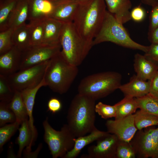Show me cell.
I'll return each mask as SVG.
<instances>
[{
    "mask_svg": "<svg viewBox=\"0 0 158 158\" xmlns=\"http://www.w3.org/2000/svg\"><path fill=\"white\" fill-rule=\"evenodd\" d=\"M106 7L104 0H88L80 4L75 15L73 23L78 32L92 44L103 23Z\"/></svg>",
    "mask_w": 158,
    "mask_h": 158,
    "instance_id": "6da1fadb",
    "label": "cell"
},
{
    "mask_svg": "<svg viewBox=\"0 0 158 158\" xmlns=\"http://www.w3.org/2000/svg\"><path fill=\"white\" fill-rule=\"evenodd\" d=\"M95 101L79 93L72 100L67 113V124L75 137L87 135L96 128Z\"/></svg>",
    "mask_w": 158,
    "mask_h": 158,
    "instance_id": "7a4b0ae2",
    "label": "cell"
},
{
    "mask_svg": "<svg viewBox=\"0 0 158 158\" xmlns=\"http://www.w3.org/2000/svg\"><path fill=\"white\" fill-rule=\"evenodd\" d=\"M78 72V67L66 61L60 51L49 61L44 76L46 86L54 92L65 93L70 88Z\"/></svg>",
    "mask_w": 158,
    "mask_h": 158,
    "instance_id": "3957f363",
    "label": "cell"
},
{
    "mask_svg": "<svg viewBox=\"0 0 158 158\" xmlns=\"http://www.w3.org/2000/svg\"><path fill=\"white\" fill-rule=\"evenodd\" d=\"M122 76L118 72L108 71L91 74L83 78L78 88V93L96 101L118 89Z\"/></svg>",
    "mask_w": 158,
    "mask_h": 158,
    "instance_id": "277c9868",
    "label": "cell"
},
{
    "mask_svg": "<svg viewBox=\"0 0 158 158\" xmlns=\"http://www.w3.org/2000/svg\"><path fill=\"white\" fill-rule=\"evenodd\" d=\"M59 41L62 48L61 53L63 58L70 64L77 67L93 46L80 37L73 22L63 23Z\"/></svg>",
    "mask_w": 158,
    "mask_h": 158,
    "instance_id": "5b68a950",
    "label": "cell"
},
{
    "mask_svg": "<svg viewBox=\"0 0 158 158\" xmlns=\"http://www.w3.org/2000/svg\"><path fill=\"white\" fill-rule=\"evenodd\" d=\"M105 42H110L119 46L144 52L149 46L138 43L130 37L123 24L118 22L114 15L107 11L102 26L93 40V45Z\"/></svg>",
    "mask_w": 158,
    "mask_h": 158,
    "instance_id": "8992f818",
    "label": "cell"
},
{
    "mask_svg": "<svg viewBox=\"0 0 158 158\" xmlns=\"http://www.w3.org/2000/svg\"><path fill=\"white\" fill-rule=\"evenodd\" d=\"M44 130V139L47 145L53 158H64L73 148L75 137L67 124L60 130H56L49 124L47 117L43 122Z\"/></svg>",
    "mask_w": 158,
    "mask_h": 158,
    "instance_id": "52a82bcc",
    "label": "cell"
},
{
    "mask_svg": "<svg viewBox=\"0 0 158 158\" xmlns=\"http://www.w3.org/2000/svg\"><path fill=\"white\" fill-rule=\"evenodd\" d=\"M50 60L7 76L13 90L21 92L38 85L43 79Z\"/></svg>",
    "mask_w": 158,
    "mask_h": 158,
    "instance_id": "ba28073f",
    "label": "cell"
},
{
    "mask_svg": "<svg viewBox=\"0 0 158 158\" xmlns=\"http://www.w3.org/2000/svg\"><path fill=\"white\" fill-rule=\"evenodd\" d=\"M60 44L31 45L22 52L19 70L25 69L49 61L59 53Z\"/></svg>",
    "mask_w": 158,
    "mask_h": 158,
    "instance_id": "9c48e42d",
    "label": "cell"
},
{
    "mask_svg": "<svg viewBox=\"0 0 158 158\" xmlns=\"http://www.w3.org/2000/svg\"><path fill=\"white\" fill-rule=\"evenodd\" d=\"M120 140L115 134L108 133L97 140L96 145L87 149V158H116L117 147Z\"/></svg>",
    "mask_w": 158,
    "mask_h": 158,
    "instance_id": "30bf717a",
    "label": "cell"
},
{
    "mask_svg": "<svg viewBox=\"0 0 158 158\" xmlns=\"http://www.w3.org/2000/svg\"><path fill=\"white\" fill-rule=\"evenodd\" d=\"M105 125L109 133L115 134L120 140L128 142L138 130L134 114L119 119L108 120Z\"/></svg>",
    "mask_w": 158,
    "mask_h": 158,
    "instance_id": "8fae6325",
    "label": "cell"
},
{
    "mask_svg": "<svg viewBox=\"0 0 158 158\" xmlns=\"http://www.w3.org/2000/svg\"><path fill=\"white\" fill-rule=\"evenodd\" d=\"M151 127L138 130L130 142L137 158H155L151 136Z\"/></svg>",
    "mask_w": 158,
    "mask_h": 158,
    "instance_id": "7c38bea8",
    "label": "cell"
},
{
    "mask_svg": "<svg viewBox=\"0 0 158 158\" xmlns=\"http://www.w3.org/2000/svg\"><path fill=\"white\" fill-rule=\"evenodd\" d=\"M54 2V9L49 17L63 23L73 22L80 4L70 0Z\"/></svg>",
    "mask_w": 158,
    "mask_h": 158,
    "instance_id": "4fadbf2b",
    "label": "cell"
},
{
    "mask_svg": "<svg viewBox=\"0 0 158 158\" xmlns=\"http://www.w3.org/2000/svg\"><path fill=\"white\" fill-rule=\"evenodd\" d=\"M21 52L13 46L0 55V75L8 76L19 70Z\"/></svg>",
    "mask_w": 158,
    "mask_h": 158,
    "instance_id": "5bb4252c",
    "label": "cell"
},
{
    "mask_svg": "<svg viewBox=\"0 0 158 158\" xmlns=\"http://www.w3.org/2000/svg\"><path fill=\"white\" fill-rule=\"evenodd\" d=\"M150 81L144 80L133 75L129 82L121 85L119 89L125 96L137 98L143 96L149 92Z\"/></svg>",
    "mask_w": 158,
    "mask_h": 158,
    "instance_id": "9a60e30c",
    "label": "cell"
},
{
    "mask_svg": "<svg viewBox=\"0 0 158 158\" xmlns=\"http://www.w3.org/2000/svg\"><path fill=\"white\" fill-rule=\"evenodd\" d=\"M133 66L136 76L144 80H151L158 70L157 64L139 53L134 55Z\"/></svg>",
    "mask_w": 158,
    "mask_h": 158,
    "instance_id": "2e32d148",
    "label": "cell"
},
{
    "mask_svg": "<svg viewBox=\"0 0 158 158\" xmlns=\"http://www.w3.org/2000/svg\"><path fill=\"white\" fill-rule=\"evenodd\" d=\"M108 11L123 24L131 19L132 4L130 0H104Z\"/></svg>",
    "mask_w": 158,
    "mask_h": 158,
    "instance_id": "e0dca14e",
    "label": "cell"
},
{
    "mask_svg": "<svg viewBox=\"0 0 158 158\" xmlns=\"http://www.w3.org/2000/svg\"><path fill=\"white\" fill-rule=\"evenodd\" d=\"M30 21L49 17L54 8V2L50 0H28Z\"/></svg>",
    "mask_w": 158,
    "mask_h": 158,
    "instance_id": "ac0fdd59",
    "label": "cell"
},
{
    "mask_svg": "<svg viewBox=\"0 0 158 158\" xmlns=\"http://www.w3.org/2000/svg\"><path fill=\"white\" fill-rule=\"evenodd\" d=\"M18 130L19 134L16 140L19 146L17 157L20 158L23 152H27L31 151V147L35 142L28 118L22 122Z\"/></svg>",
    "mask_w": 158,
    "mask_h": 158,
    "instance_id": "d6986e66",
    "label": "cell"
},
{
    "mask_svg": "<svg viewBox=\"0 0 158 158\" xmlns=\"http://www.w3.org/2000/svg\"><path fill=\"white\" fill-rule=\"evenodd\" d=\"M63 23L53 18H46L44 22L42 44L56 45L60 44V37Z\"/></svg>",
    "mask_w": 158,
    "mask_h": 158,
    "instance_id": "ffe728a7",
    "label": "cell"
},
{
    "mask_svg": "<svg viewBox=\"0 0 158 158\" xmlns=\"http://www.w3.org/2000/svg\"><path fill=\"white\" fill-rule=\"evenodd\" d=\"M29 12L28 0H19L8 19V28L13 30L25 23Z\"/></svg>",
    "mask_w": 158,
    "mask_h": 158,
    "instance_id": "44dd1931",
    "label": "cell"
},
{
    "mask_svg": "<svg viewBox=\"0 0 158 158\" xmlns=\"http://www.w3.org/2000/svg\"><path fill=\"white\" fill-rule=\"evenodd\" d=\"M108 132L101 131L96 128L87 135L76 138L73 149L68 152L64 158H75L85 146L106 135Z\"/></svg>",
    "mask_w": 158,
    "mask_h": 158,
    "instance_id": "7402d4cb",
    "label": "cell"
},
{
    "mask_svg": "<svg viewBox=\"0 0 158 158\" xmlns=\"http://www.w3.org/2000/svg\"><path fill=\"white\" fill-rule=\"evenodd\" d=\"M46 86L44 79L36 86L31 88L28 89L21 92L22 97L27 110L29 121L33 133V138L36 140L37 136V130L34 125L33 116V110L37 92L42 87Z\"/></svg>",
    "mask_w": 158,
    "mask_h": 158,
    "instance_id": "603a6c76",
    "label": "cell"
},
{
    "mask_svg": "<svg viewBox=\"0 0 158 158\" xmlns=\"http://www.w3.org/2000/svg\"><path fill=\"white\" fill-rule=\"evenodd\" d=\"M12 42L13 46L21 52L31 46L30 32L28 24L25 23L13 30Z\"/></svg>",
    "mask_w": 158,
    "mask_h": 158,
    "instance_id": "cb8c5ba5",
    "label": "cell"
},
{
    "mask_svg": "<svg viewBox=\"0 0 158 158\" xmlns=\"http://www.w3.org/2000/svg\"><path fill=\"white\" fill-rule=\"evenodd\" d=\"M8 105L9 108L14 113L16 121L20 124L28 118L27 109L21 92L15 91L14 95Z\"/></svg>",
    "mask_w": 158,
    "mask_h": 158,
    "instance_id": "d4e9b609",
    "label": "cell"
},
{
    "mask_svg": "<svg viewBox=\"0 0 158 158\" xmlns=\"http://www.w3.org/2000/svg\"><path fill=\"white\" fill-rule=\"evenodd\" d=\"M116 108L115 119L124 118L134 114L138 108L135 98L125 96L114 104Z\"/></svg>",
    "mask_w": 158,
    "mask_h": 158,
    "instance_id": "484cf974",
    "label": "cell"
},
{
    "mask_svg": "<svg viewBox=\"0 0 158 158\" xmlns=\"http://www.w3.org/2000/svg\"><path fill=\"white\" fill-rule=\"evenodd\" d=\"M135 98L140 110L158 116V97L148 93L143 96Z\"/></svg>",
    "mask_w": 158,
    "mask_h": 158,
    "instance_id": "4316f807",
    "label": "cell"
},
{
    "mask_svg": "<svg viewBox=\"0 0 158 158\" xmlns=\"http://www.w3.org/2000/svg\"><path fill=\"white\" fill-rule=\"evenodd\" d=\"M46 19L30 20L28 24L30 32L31 45L42 44Z\"/></svg>",
    "mask_w": 158,
    "mask_h": 158,
    "instance_id": "83f0119b",
    "label": "cell"
},
{
    "mask_svg": "<svg viewBox=\"0 0 158 158\" xmlns=\"http://www.w3.org/2000/svg\"><path fill=\"white\" fill-rule=\"evenodd\" d=\"M134 122L138 130L154 126H158V116L140 110L134 114Z\"/></svg>",
    "mask_w": 158,
    "mask_h": 158,
    "instance_id": "f1b7e54d",
    "label": "cell"
},
{
    "mask_svg": "<svg viewBox=\"0 0 158 158\" xmlns=\"http://www.w3.org/2000/svg\"><path fill=\"white\" fill-rule=\"evenodd\" d=\"M19 0H6L1 4L0 7V31L8 28L7 21L8 17Z\"/></svg>",
    "mask_w": 158,
    "mask_h": 158,
    "instance_id": "f546056e",
    "label": "cell"
},
{
    "mask_svg": "<svg viewBox=\"0 0 158 158\" xmlns=\"http://www.w3.org/2000/svg\"><path fill=\"white\" fill-rule=\"evenodd\" d=\"M20 123L16 121L9 124H6L0 128V151L1 152L4 145L10 139L18 128Z\"/></svg>",
    "mask_w": 158,
    "mask_h": 158,
    "instance_id": "4dcf8cb0",
    "label": "cell"
},
{
    "mask_svg": "<svg viewBox=\"0 0 158 158\" xmlns=\"http://www.w3.org/2000/svg\"><path fill=\"white\" fill-rule=\"evenodd\" d=\"M14 92L8 83L7 76L0 75V101L9 103L12 99Z\"/></svg>",
    "mask_w": 158,
    "mask_h": 158,
    "instance_id": "1f68e13d",
    "label": "cell"
},
{
    "mask_svg": "<svg viewBox=\"0 0 158 158\" xmlns=\"http://www.w3.org/2000/svg\"><path fill=\"white\" fill-rule=\"evenodd\" d=\"M134 150L130 142L119 140L117 147L116 158H135Z\"/></svg>",
    "mask_w": 158,
    "mask_h": 158,
    "instance_id": "d6a6232c",
    "label": "cell"
},
{
    "mask_svg": "<svg viewBox=\"0 0 158 158\" xmlns=\"http://www.w3.org/2000/svg\"><path fill=\"white\" fill-rule=\"evenodd\" d=\"M13 29L11 28L0 31V55L10 50L13 46L12 36Z\"/></svg>",
    "mask_w": 158,
    "mask_h": 158,
    "instance_id": "836d02e7",
    "label": "cell"
},
{
    "mask_svg": "<svg viewBox=\"0 0 158 158\" xmlns=\"http://www.w3.org/2000/svg\"><path fill=\"white\" fill-rule=\"evenodd\" d=\"M8 103L0 102V126L8 123H13L16 121V116L9 108Z\"/></svg>",
    "mask_w": 158,
    "mask_h": 158,
    "instance_id": "e575fe53",
    "label": "cell"
},
{
    "mask_svg": "<svg viewBox=\"0 0 158 158\" xmlns=\"http://www.w3.org/2000/svg\"><path fill=\"white\" fill-rule=\"evenodd\" d=\"M95 109L96 113L105 119L115 118L116 116V108L114 105L111 106L99 102L96 104Z\"/></svg>",
    "mask_w": 158,
    "mask_h": 158,
    "instance_id": "d590c367",
    "label": "cell"
},
{
    "mask_svg": "<svg viewBox=\"0 0 158 158\" xmlns=\"http://www.w3.org/2000/svg\"><path fill=\"white\" fill-rule=\"evenodd\" d=\"M149 16V24L148 35L158 27V2L152 6Z\"/></svg>",
    "mask_w": 158,
    "mask_h": 158,
    "instance_id": "8d00e7d4",
    "label": "cell"
},
{
    "mask_svg": "<svg viewBox=\"0 0 158 158\" xmlns=\"http://www.w3.org/2000/svg\"><path fill=\"white\" fill-rule=\"evenodd\" d=\"M146 15L145 9L140 6L135 7L130 11L131 19L135 22H142L145 19Z\"/></svg>",
    "mask_w": 158,
    "mask_h": 158,
    "instance_id": "74e56055",
    "label": "cell"
},
{
    "mask_svg": "<svg viewBox=\"0 0 158 158\" xmlns=\"http://www.w3.org/2000/svg\"><path fill=\"white\" fill-rule=\"evenodd\" d=\"M148 59L158 64V43H151L144 55Z\"/></svg>",
    "mask_w": 158,
    "mask_h": 158,
    "instance_id": "f35d334b",
    "label": "cell"
},
{
    "mask_svg": "<svg viewBox=\"0 0 158 158\" xmlns=\"http://www.w3.org/2000/svg\"><path fill=\"white\" fill-rule=\"evenodd\" d=\"M47 107L48 111L53 114H55L61 109L62 104L59 99L56 97H52L49 100Z\"/></svg>",
    "mask_w": 158,
    "mask_h": 158,
    "instance_id": "ab89813d",
    "label": "cell"
},
{
    "mask_svg": "<svg viewBox=\"0 0 158 158\" xmlns=\"http://www.w3.org/2000/svg\"><path fill=\"white\" fill-rule=\"evenodd\" d=\"M151 127V133L154 146L155 158H158V127L156 128Z\"/></svg>",
    "mask_w": 158,
    "mask_h": 158,
    "instance_id": "60d3db41",
    "label": "cell"
},
{
    "mask_svg": "<svg viewBox=\"0 0 158 158\" xmlns=\"http://www.w3.org/2000/svg\"><path fill=\"white\" fill-rule=\"evenodd\" d=\"M150 81L149 93L158 97V70Z\"/></svg>",
    "mask_w": 158,
    "mask_h": 158,
    "instance_id": "b9f144b4",
    "label": "cell"
},
{
    "mask_svg": "<svg viewBox=\"0 0 158 158\" xmlns=\"http://www.w3.org/2000/svg\"><path fill=\"white\" fill-rule=\"evenodd\" d=\"M148 38L151 43H158V27L148 35Z\"/></svg>",
    "mask_w": 158,
    "mask_h": 158,
    "instance_id": "7bdbcfd3",
    "label": "cell"
},
{
    "mask_svg": "<svg viewBox=\"0 0 158 158\" xmlns=\"http://www.w3.org/2000/svg\"><path fill=\"white\" fill-rule=\"evenodd\" d=\"M141 1L144 4L152 6L158 2V0H141Z\"/></svg>",
    "mask_w": 158,
    "mask_h": 158,
    "instance_id": "ee69618b",
    "label": "cell"
},
{
    "mask_svg": "<svg viewBox=\"0 0 158 158\" xmlns=\"http://www.w3.org/2000/svg\"><path fill=\"white\" fill-rule=\"evenodd\" d=\"M71 1L78 2L80 4L83 3L88 0H70Z\"/></svg>",
    "mask_w": 158,
    "mask_h": 158,
    "instance_id": "f6af8a7d",
    "label": "cell"
},
{
    "mask_svg": "<svg viewBox=\"0 0 158 158\" xmlns=\"http://www.w3.org/2000/svg\"><path fill=\"white\" fill-rule=\"evenodd\" d=\"M50 0L52 1H56L58 0Z\"/></svg>",
    "mask_w": 158,
    "mask_h": 158,
    "instance_id": "bcb514c9",
    "label": "cell"
},
{
    "mask_svg": "<svg viewBox=\"0 0 158 158\" xmlns=\"http://www.w3.org/2000/svg\"></svg>",
    "mask_w": 158,
    "mask_h": 158,
    "instance_id": "7dc6e473",
    "label": "cell"
}]
</instances>
